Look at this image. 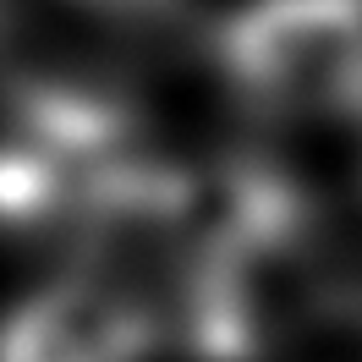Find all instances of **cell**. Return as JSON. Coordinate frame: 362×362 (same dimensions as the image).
Returning <instances> with one entry per match:
<instances>
[{"label":"cell","instance_id":"cell-1","mask_svg":"<svg viewBox=\"0 0 362 362\" xmlns=\"http://www.w3.org/2000/svg\"><path fill=\"white\" fill-rule=\"evenodd\" d=\"M230 66L286 110L362 93V0H264L230 33Z\"/></svg>","mask_w":362,"mask_h":362},{"label":"cell","instance_id":"cell-2","mask_svg":"<svg viewBox=\"0 0 362 362\" xmlns=\"http://www.w3.org/2000/svg\"><path fill=\"white\" fill-rule=\"evenodd\" d=\"M154 324L105 280H49L0 318V362H148Z\"/></svg>","mask_w":362,"mask_h":362}]
</instances>
